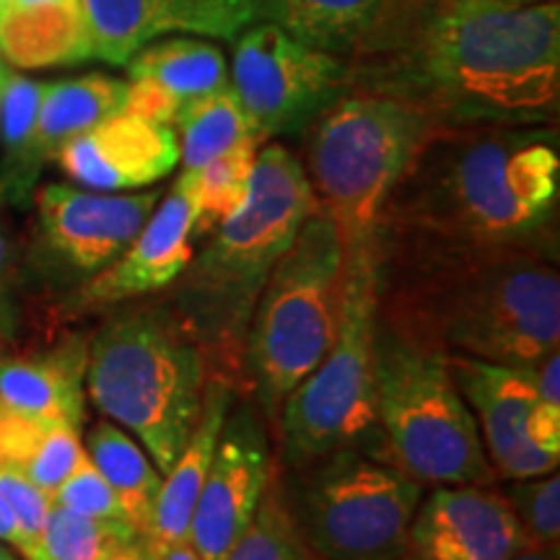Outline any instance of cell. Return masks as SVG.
Masks as SVG:
<instances>
[{
	"mask_svg": "<svg viewBox=\"0 0 560 560\" xmlns=\"http://www.w3.org/2000/svg\"><path fill=\"white\" fill-rule=\"evenodd\" d=\"M346 62L348 91L400 100L439 128L556 125L560 5L387 0Z\"/></svg>",
	"mask_w": 560,
	"mask_h": 560,
	"instance_id": "6da1fadb",
	"label": "cell"
},
{
	"mask_svg": "<svg viewBox=\"0 0 560 560\" xmlns=\"http://www.w3.org/2000/svg\"><path fill=\"white\" fill-rule=\"evenodd\" d=\"M376 319L439 355L535 366L560 346L558 240L462 242L376 229Z\"/></svg>",
	"mask_w": 560,
	"mask_h": 560,
	"instance_id": "7a4b0ae2",
	"label": "cell"
},
{
	"mask_svg": "<svg viewBox=\"0 0 560 560\" xmlns=\"http://www.w3.org/2000/svg\"><path fill=\"white\" fill-rule=\"evenodd\" d=\"M558 130L433 128L380 226L462 242L558 240Z\"/></svg>",
	"mask_w": 560,
	"mask_h": 560,
	"instance_id": "3957f363",
	"label": "cell"
},
{
	"mask_svg": "<svg viewBox=\"0 0 560 560\" xmlns=\"http://www.w3.org/2000/svg\"><path fill=\"white\" fill-rule=\"evenodd\" d=\"M317 208L296 153L262 143L249 198L202 236L187 268L159 296L179 314L206 359L208 380L240 395L244 342L257 299L301 223Z\"/></svg>",
	"mask_w": 560,
	"mask_h": 560,
	"instance_id": "277c9868",
	"label": "cell"
},
{
	"mask_svg": "<svg viewBox=\"0 0 560 560\" xmlns=\"http://www.w3.org/2000/svg\"><path fill=\"white\" fill-rule=\"evenodd\" d=\"M206 384L198 340L159 293L104 312L91 332L86 400L128 429L161 475L198 423Z\"/></svg>",
	"mask_w": 560,
	"mask_h": 560,
	"instance_id": "5b68a950",
	"label": "cell"
},
{
	"mask_svg": "<svg viewBox=\"0 0 560 560\" xmlns=\"http://www.w3.org/2000/svg\"><path fill=\"white\" fill-rule=\"evenodd\" d=\"M346 242L319 206L301 223L257 299L244 342L242 397L260 410L268 431L285 397L310 376L338 327Z\"/></svg>",
	"mask_w": 560,
	"mask_h": 560,
	"instance_id": "8992f818",
	"label": "cell"
},
{
	"mask_svg": "<svg viewBox=\"0 0 560 560\" xmlns=\"http://www.w3.org/2000/svg\"><path fill=\"white\" fill-rule=\"evenodd\" d=\"M278 478L314 558L400 560L410 552V524L425 486L387 446H340L283 472L278 467Z\"/></svg>",
	"mask_w": 560,
	"mask_h": 560,
	"instance_id": "52a82bcc",
	"label": "cell"
},
{
	"mask_svg": "<svg viewBox=\"0 0 560 560\" xmlns=\"http://www.w3.org/2000/svg\"><path fill=\"white\" fill-rule=\"evenodd\" d=\"M376 234L346 247L338 327L330 348L285 397L270 436L278 465L299 467L340 446H384L374 416Z\"/></svg>",
	"mask_w": 560,
	"mask_h": 560,
	"instance_id": "ba28073f",
	"label": "cell"
},
{
	"mask_svg": "<svg viewBox=\"0 0 560 560\" xmlns=\"http://www.w3.org/2000/svg\"><path fill=\"white\" fill-rule=\"evenodd\" d=\"M436 128L410 104L346 91L304 130V172L346 247L371 240L389 192Z\"/></svg>",
	"mask_w": 560,
	"mask_h": 560,
	"instance_id": "9c48e42d",
	"label": "cell"
},
{
	"mask_svg": "<svg viewBox=\"0 0 560 560\" xmlns=\"http://www.w3.org/2000/svg\"><path fill=\"white\" fill-rule=\"evenodd\" d=\"M374 416L389 457L429 486H495L478 423L444 355L376 327Z\"/></svg>",
	"mask_w": 560,
	"mask_h": 560,
	"instance_id": "30bf717a",
	"label": "cell"
},
{
	"mask_svg": "<svg viewBox=\"0 0 560 560\" xmlns=\"http://www.w3.org/2000/svg\"><path fill=\"white\" fill-rule=\"evenodd\" d=\"M161 192L115 195L73 185H42L24 244L26 289L50 314L62 299L117 260L159 206Z\"/></svg>",
	"mask_w": 560,
	"mask_h": 560,
	"instance_id": "8fae6325",
	"label": "cell"
},
{
	"mask_svg": "<svg viewBox=\"0 0 560 560\" xmlns=\"http://www.w3.org/2000/svg\"><path fill=\"white\" fill-rule=\"evenodd\" d=\"M231 89L247 109L262 143L293 136L348 91V62L304 45L272 21L252 24L236 37Z\"/></svg>",
	"mask_w": 560,
	"mask_h": 560,
	"instance_id": "7c38bea8",
	"label": "cell"
},
{
	"mask_svg": "<svg viewBox=\"0 0 560 560\" xmlns=\"http://www.w3.org/2000/svg\"><path fill=\"white\" fill-rule=\"evenodd\" d=\"M276 467L270 431L247 397L226 412L223 429L195 503L187 542L200 560H223L247 529Z\"/></svg>",
	"mask_w": 560,
	"mask_h": 560,
	"instance_id": "4fadbf2b",
	"label": "cell"
},
{
	"mask_svg": "<svg viewBox=\"0 0 560 560\" xmlns=\"http://www.w3.org/2000/svg\"><path fill=\"white\" fill-rule=\"evenodd\" d=\"M195 252L192 202L177 179L120 257L47 314L52 327L96 317L115 306L166 291Z\"/></svg>",
	"mask_w": 560,
	"mask_h": 560,
	"instance_id": "5bb4252c",
	"label": "cell"
},
{
	"mask_svg": "<svg viewBox=\"0 0 560 560\" xmlns=\"http://www.w3.org/2000/svg\"><path fill=\"white\" fill-rule=\"evenodd\" d=\"M444 361L478 423L482 450L499 482L558 470V459L537 450L527 433L529 416L540 400L532 366H509L467 355H444Z\"/></svg>",
	"mask_w": 560,
	"mask_h": 560,
	"instance_id": "9a60e30c",
	"label": "cell"
},
{
	"mask_svg": "<svg viewBox=\"0 0 560 560\" xmlns=\"http://www.w3.org/2000/svg\"><path fill=\"white\" fill-rule=\"evenodd\" d=\"M524 535L514 509L495 486H433L410 524L418 560H509Z\"/></svg>",
	"mask_w": 560,
	"mask_h": 560,
	"instance_id": "2e32d148",
	"label": "cell"
},
{
	"mask_svg": "<svg viewBox=\"0 0 560 560\" xmlns=\"http://www.w3.org/2000/svg\"><path fill=\"white\" fill-rule=\"evenodd\" d=\"M55 164L86 190H138L174 172L179 164V138L174 125L117 112L62 145Z\"/></svg>",
	"mask_w": 560,
	"mask_h": 560,
	"instance_id": "e0dca14e",
	"label": "cell"
},
{
	"mask_svg": "<svg viewBox=\"0 0 560 560\" xmlns=\"http://www.w3.org/2000/svg\"><path fill=\"white\" fill-rule=\"evenodd\" d=\"M89 338L62 330L39 348L0 353V402L21 416L81 431L86 420Z\"/></svg>",
	"mask_w": 560,
	"mask_h": 560,
	"instance_id": "ac0fdd59",
	"label": "cell"
},
{
	"mask_svg": "<svg viewBox=\"0 0 560 560\" xmlns=\"http://www.w3.org/2000/svg\"><path fill=\"white\" fill-rule=\"evenodd\" d=\"M234 397L236 392L229 384L208 380L198 423H195L185 450L174 459L170 472H164V482H161L149 529V537L156 545L187 542L195 503H198L200 488L208 478L223 420H226V412L234 405Z\"/></svg>",
	"mask_w": 560,
	"mask_h": 560,
	"instance_id": "d6986e66",
	"label": "cell"
},
{
	"mask_svg": "<svg viewBox=\"0 0 560 560\" xmlns=\"http://www.w3.org/2000/svg\"><path fill=\"white\" fill-rule=\"evenodd\" d=\"M0 58L13 68H58L91 60L79 0L0 3Z\"/></svg>",
	"mask_w": 560,
	"mask_h": 560,
	"instance_id": "ffe728a7",
	"label": "cell"
},
{
	"mask_svg": "<svg viewBox=\"0 0 560 560\" xmlns=\"http://www.w3.org/2000/svg\"><path fill=\"white\" fill-rule=\"evenodd\" d=\"M125 102H128V81L104 73L47 83L39 102L37 128H34V166L42 172L47 161H55L62 145L122 112Z\"/></svg>",
	"mask_w": 560,
	"mask_h": 560,
	"instance_id": "44dd1931",
	"label": "cell"
},
{
	"mask_svg": "<svg viewBox=\"0 0 560 560\" xmlns=\"http://www.w3.org/2000/svg\"><path fill=\"white\" fill-rule=\"evenodd\" d=\"M130 81L156 89L179 109L192 100L229 86V62L210 42L177 37L143 47L130 58Z\"/></svg>",
	"mask_w": 560,
	"mask_h": 560,
	"instance_id": "7402d4cb",
	"label": "cell"
},
{
	"mask_svg": "<svg viewBox=\"0 0 560 560\" xmlns=\"http://www.w3.org/2000/svg\"><path fill=\"white\" fill-rule=\"evenodd\" d=\"M83 450L115 490L128 522L149 535L153 509H156L161 482H164V475L159 467H153L149 452L138 444L136 436H130L122 425L112 423L109 418L91 425Z\"/></svg>",
	"mask_w": 560,
	"mask_h": 560,
	"instance_id": "603a6c76",
	"label": "cell"
},
{
	"mask_svg": "<svg viewBox=\"0 0 560 560\" xmlns=\"http://www.w3.org/2000/svg\"><path fill=\"white\" fill-rule=\"evenodd\" d=\"M45 81H32L9 70L0 91V136H3V161H0V200L9 208H30L37 190L39 170L34 166V128H37L39 102Z\"/></svg>",
	"mask_w": 560,
	"mask_h": 560,
	"instance_id": "cb8c5ba5",
	"label": "cell"
},
{
	"mask_svg": "<svg viewBox=\"0 0 560 560\" xmlns=\"http://www.w3.org/2000/svg\"><path fill=\"white\" fill-rule=\"evenodd\" d=\"M179 130V164L182 172H192L206 166L221 153L236 145L257 143L262 145L260 136L252 128L247 109L242 107L236 91L223 86L213 94L192 100L179 109L177 120Z\"/></svg>",
	"mask_w": 560,
	"mask_h": 560,
	"instance_id": "d4e9b609",
	"label": "cell"
},
{
	"mask_svg": "<svg viewBox=\"0 0 560 560\" xmlns=\"http://www.w3.org/2000/svg\"><path fill=\"white\" fill-rule=\"evenodd\" d=\"M91 58L128 66L136 52L161 34L177 32L161 0H79Z\"/></svg>",
	"mask_w": 560,
	"mask_h": 560,
	"instance_id": "484cf974",
	"label": "cell"
},
{
	"mask_svg": "<svg viewBox=\"0 0 560 560\" xmlns=\"http://www.w3.org/2000/svg\"><path fill=\"white\" fill-rule=\"evenodd\" d=\"M387 0H276L272 24L304 45L346 55L359 45Z\"/></svg>",
	"mask_w": 560,
	"mask_h": 560,
	"instance_id": "4316f807",
	"label": "cell"
},
{
	"mask_svg": "<svg viewBox=\"0 0 560 560\" xmlns=\"http://www.w3.org/2000/svg\"><path fill=\"white\" fill-rule=\"evenodd\" d=\"M257 151H260L257 143L236 145V149L208 161L200 170L179 174L177 179L192 202L195 244L202 236H208L223 219H229L236 208H242L244 200L249 198Z\"/></svg>",
	"mask_w": 560,
	"mask_h": 560,
	"instance_id": "83f0119b",
	"label": "cell"
},
{
	"mask_svg": "<svg viewBox=\"0 0 560 560\" xmlns=\"http://www.w3.org/2000/svg\"><path fill=\"white\" fill-rule=\"evenodd\" d=\"M140 535L145 532L130 522L91 520L50 503L42 527V552L47 560H109Z\"/></svg>",
	"mask_w": 560,
	"mask_h": 560,
	"instance_id": "f1b7e54d",
	"label": "cell"
},
{
	"mask_svg": "<svg viewBox=\"0 0 560 560\" xmlns=\"http://www.w3.org/2000/svg\"><path fill=\"white\" fill-rule=\"evenodd\" d=\"M312 550L301 540V532L285 506L278 467L265 488L260 506L252 516L240 540L231 545L223 560H312Z\"/></svg>",
	"mask_w": 560,
	"mask_h": 560,
	"instance_id": "f546056e",
	"label": "cell"
},
{
	"mask_svg": "<svg viewBox=\"0 0 560 560\" xmlns=\"http://www.w3.org/2000/svg\"><path fill=\"white\" fill-rule=\"evenodd\" d=\"M177 32L236 39L252 24L276 16V0H161Z\"/></svg>",
	"mask_w": 560,
	"mask_h": 560,
	"instance_id": "4dcf8cb0",
	"label": "cell"
},
{
	"mask_svg": "<svg viewBox=\"0 0 560 560\" xmlns=\"http://www.w3.org/2000/svg\"><path fill=\"white\" fill-rule=\"evenodd\" d=\"M501 493L520 520L524 542L558 550L560 540V478L558 470L537 478L501 480Z\"/></svg>",
	"mask_w": 560,
	"mask_h": 560,
	"instance_id": "1f68e13d",
	"label": "cell"
},
{
	"mask_svg": "<svg viewBox=\"0 0 560 560\" xmlns=\"http://www.w3.org/2000/svg\"><path fill=\"white\" fill-rule=\"evenodd\" d=\"M26 293L24 244L13 229L9 206L0 200V353L19 346Z\"/></svg>",
	"mask_w": 560,
	"mask_h": 560,
	"instance_id": "d6a6232c",
	"label": "cell"
},
{
	"mask_svg": "<svg viewBox=\"0 0 560 560\" xmlns=\"http://www.w3.org/2000/svg\"><path fill=\"white\" fill-rule=\"evenodd\" d=\"M52 503L73 511V514L91 516V520H109V522H128L125 511L117 501L115 490L102 478L94 462L89 459L86 450L75 465V470L60 482V488L52 493Z\"/></svg>",
	"mask_w": 560,
	"mask_h": 560,
	"instance_id": "836d02e7",
	"label": "cell"
},
{
	"mask_svg": "<svg viewBox=\"0 0 560 560\" xmlns=\"http://www.w3.org/2000/svg\"><path fill=\"white\" fill-rule=\"evenodd\" d=\"M81 457V431L70 429V425H50L45 439H42L37 454H34L30 465L21 470V475L30 482H34L42 493H47L52 499L55 490H58L60 482L75 470Z\"/></svg>",
	"mask_w": 560,
	"mask_h": 560,
	"instance_id": "e575fe53",
	"label": "cell"
},
{
	"mask_svg": "<svg viewBox=\"0 0 560 560\" xmlns=\"http://www.w3.org/2000/svg\"><path fill=\"white\" fill-rule=\"evenodd\" d=\"M0 495L9 503L30 540L42 548V527H45L47 511H50V495L24 478V475L0 465Z\"/></svg>",
	"mask_w": 560,
	"mask_h": 560,
	"instance_id": "d590c367",
	"label": "cell"
},
{
	"mask_svg": "<svg viewBox=\"0 0 560 560\" xmlns=\"http://www.w3.org/2000/svg\"><path fill=\"white\" fill-rule=\"evenodd\" d=\"M0 542L11 545V548L16 550L24 560H42V558H45L42 548H37V545L30 540V535L21 529L16 514H13L3 495H0Z\"/></svg>",
	"mask_w": 560,
	"mask_h": 560,
	"instance_id": "8d00e7d4",
	"label": "cell"
},
{
	"mask_svg": "<svg viewBox=\"0 0 560 560\" xmlns=\"http://www.w3.org/2000/svg\"><path fill=\"white\" fill-rule=\"evenodd\" d=\"M532 374H535V387L540 402L560 408V350H552L540 363H535Z\"/></svg>",
	"mask_w": 560,
	"mask_h": 560,
	"instance_id": "74e56055",
	"label": "cell"
},
{
	"mask_svg": "<svg viewBox=\"0 0 560 560\" xmlns=\"http://www.w3.org/2000/svg\"><path fill=\"white\" fill-rule=\"evenodd\" d=\"M109 560H156V548H153V540L149 535H140L138 540L125 545Z\"/></svg>",
	"mask_w": 560,
	"mask_h": 560,
	"instance_id": "f35d334b",
	"label": "cell"
},
{
	"mask_svg": "<svg viewBox=\"0 0 560 560\" xmlns=\"http://www.w3.org/2000/svg\"><path fill=\"white\" fill-rule=\"evenodd\" d=\"M156 560H200L198 552L192 550L190 542H172V545H156Z\"/></svg>",
	"mask_w": 560,
	"mask_h": 560,
	"instance_id": "ab89813d",
	"label": "cell"
},
{
	"mask_svg": "<svg viewBox=\"0 0 560 560\" xmlns=\"http://www.w3.org/2000/svg\"><path fill=\"white\" fill-rule=\"evenodd\" d=\"M509 560H558V550L537 548V545L522 542V548L514 552Z\"/></svg>",
	"mask_w": 560,
	"mask_h": 560,
	"instance_id": "60d3db41",
	"label": "cell"
},
{
	"mask_svg": "<svg viewBox=\"0 0 560 560\" xmlns=\"http://www.w3.org/2000/svg\"><path fill=\"white\" fill-rule=\"evenodd\" d=\"M0 560H16V558H13L11 550L3 548V542H0Z\"/></svg>",
	"mask_w": 560,
	"mask_h": 560,
	"instance_id": "b9f144b4",
	"label": "cell"
},
{
	"mask_svg": "<svg viewBox=\"0 0 560 560\" xmlns=\"http://www.w3.org/2000/svg\"><path fill=\"white\" fill-rule=\"evenodd\" d=\"M5 75H9V66H5L3 58H0V83L5 81Z\"/></svg>",
	"mask_w": 560,
	"mask_h": 560,
	"instance_id": "7bdbcfd3",
	"label": "cell"
},
{
	"mask_svg": "<svg viewBox=\"0 0 560 560\" xmlns=\"http://www.w3.org/2000/svg\"><path fill=\"white\" fill-rule=\"evenodd\" d=\"M312 560H319V558H312ZM400 560H418L416 556H412V552H408V556H405V558H400Z\"/></svg>",
	"mask_w": 560,
	"mask_h": 560,
	"instance_id": "ee69618b",
	"label": "cell"
},
{
	"mask_svg": "<svg viewBox=\"0 0 560 560\" xmlns=\"http://www.w3.org/2000/svg\"><path fill=\"white\" fill-rule=\"evenodd\" d=\"M527 3H548V0H527Z\"/></svg>",
	"mask_w": 560,
	"mask_h": 560,
	"instance_id": "f6af8a7d",
	"label": "cell"
},
{
	"mask_svg": "<svg viewBox=\"0 0 560 560\" xmlns=\"http://www.w3.org/2000/svg\"><path fill=\"white\" fill-rule=\"evenodd\" d=\"M0 91H3V83H0Z\"/></svg>",
	"mask_w": 560,
	"mask_h": 560,
	"instance_id": "bcb514c9",
	"label": "cell"
},
{
	"mask_svg": "<svg viewBox=\"0 0 560 560\" xmlns=\"http://www.w3.org/2000/svg\"><path fill=\"white\" fill-rule=\"evenodd\" d=\"M42 560H47V558H42Z\"/></svg>",
	"mask_w": 560,
	"mask_h": 560,
	"instance_id": "7dc6e473",
	"label": "cell"
},
{
	"mask_svg": "<svg viewBox=\"0 0 560 560\" xmlns=\"http://www.w3.org/2000/svg\"><path fill=\"white\" fill-rule=\"evenodd\" d=\"M0 3H3V0H0Z\"/></svg>",
	"mask_w": 560,
	"mask_h": 560,
	"instance_id": "c3c4849f",
	"label": "cell"
}]
</instances>
